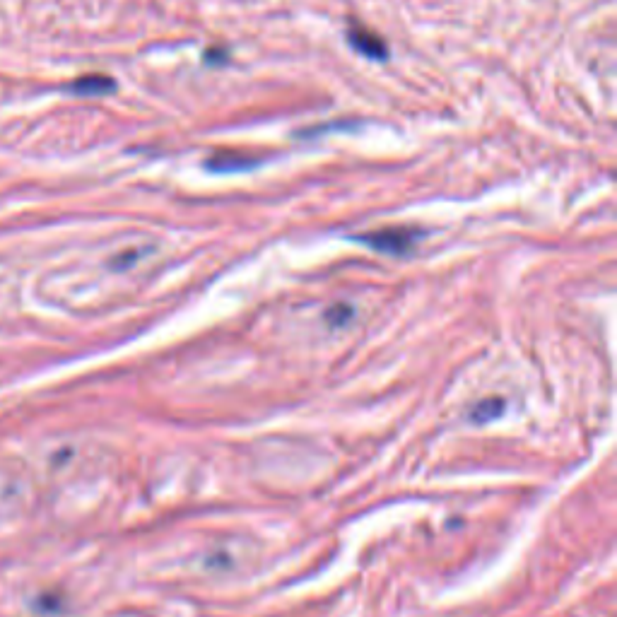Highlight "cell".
<instances>
[{"mask_svg": "<svg viewBox=\"0 0 617 617\" xmlns=\"http://www.w3.org/2000/svg\"><path fill=\"white\" fill-rule=\"evenodd\" d=\"M111 90H114V82L104 78V75H87V78H82L78 85H75V92L80 94H104Z\"/></svg>", "mask_w": 617, "mask_h": 617, "instance_id": "4", "label": "cell"}, {"mask_svg": "<svg viewBox=\"0 0 617 617\" xmlns=\"http://www.w3.org/2000/svg\"><path fill=\"white\" fill-rule=\"evenodd\" d=\"M417 237H420L417 229L391 227V229H379V232H374V234H367V237H362V242L369 244L376 251H384V254L401 256L413 249Z\"/></svg>", "mask_w": 617, "mask_h": 617, "instance_id": "1", "label": "cell"}, {"mask_svg": "<svg viewBox=\"0 0 617 617\" xmlns=\"http://www.w3.org/2000/svg\"><path fill=\"white\" fill-rule=\"evenodd\" d=\"M348 41L360 54L374 58V61H384V58L389 56V49H386L384 41H381V37H376L374 32H369V29L352 27L348 32Z\"/></svg>", "mask_w": 617, "mask_h": 617, "instance_id": "2", "label": "cell"}, {"mask_svg": "<svg viewBox=\"0 0 617 617\" xmlns=\"http://www.w3.org/2000/svg\"><path fill=\"white\" fill-rule=\"evenodd\" d=\"M256 160H251V157L242 155V152H217L215 157H210L208 162H205V167L213 169V172H239V169H249L254 167Z\"/></svg>", "mask_w": 617, "mask_h": 617, "instance_id": "3", "label": "cell"}, {"mask_svg": "<svg viewBox=\"0 0 617 617\" xmlns=\"http://www.w3.org/2000/svg\"><path fill=\"white\" fill-rule=\"evenodd\" d=\"M502 410H504V403L499 401V398H490V401H483V403H478L473 408V420L475 422H487V420H492V417H497V415H502Z\"/></svg>", "mask_w": 617, "mask_h": 617, "instance_id": "5", "label": "cell"}]
</instances>
